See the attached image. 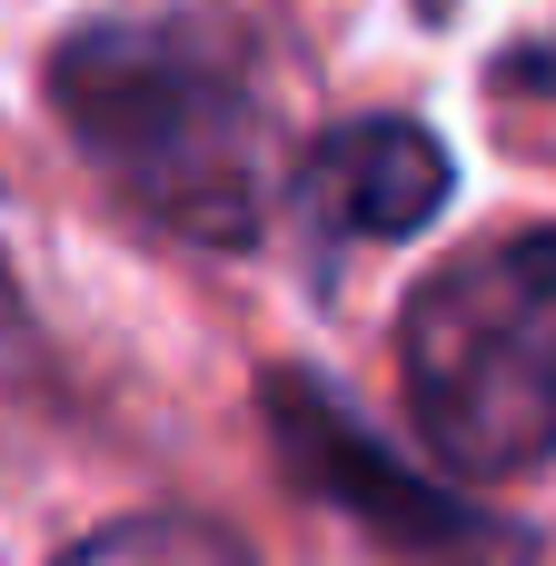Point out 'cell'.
<instances>
[{"instance_id": "obj_3", "label": "cell", "mask_w": 556, "mask_h": 566, "mask_svg": "<svg viewBox=\"0 0 556 566\" xmlns=\"http://www.w3.org/2000/svg\"><path fill=\"white\" fill-rule=\"evenodd\" d=\"M269 418H279V458H289L318 497L358 507L388 547H408V557H448V566L517 557V537H507V527H487L478 507H458V497H438V488L398 478V468L348 428V408H338V398H318V388H298V378H269Z\"/></svg>"}, {"instance_id": "obj_2", "label": "cell", "mask_w": 556, "mask_h": 566, "mask_svg": "<svg viewBox=\"0 0 556 566\" xmlns=\"http://www.w3.org/2000/svg\"><path fill=\"white\" fill-rule=\"evenodd\" d=\"M418 438L458 478H527L556 458V229L487 239L418 279L398 318Z\"/></svg>"}, {"instance_id": "obj_1", "label": "cell", "mask_w": 556, "mask_h": 566, "mask_svg": "<svg viewBox=\"0 0 556 566\" xmlns=\"http://www.w3.org/2000/svg\"><path fill=\"white\" fill-rule=\"evenodd\" d=\"M50 109L80 159L199 249H239L269 219L279 149L249 40L209 10L90 20L50 50Z\"/></svg>"}, {"instance_id": "obj_6", "label": "cell", "mask_w": 556, "mask_h": 566, "mask_svg": "<svg viewBox=\"0 0 556 566\" xmlns=\"http://www.w3.org/2000/svg\"><path fill=\"white\" fill-rule=\"evenodd\" d=\"M60 566H249V557L219 527H199V517H119L90 547H70Z\"/></svg>"}, {"instance_id": "obj_5", "label": "cell", "mask_w": 556, "mask_h": 566, "mask_svg": "<svg viewBox=\"0 0 556 566\" xmlns=\"http://www.w3.org/2000/svg\"><path fill=\"white\" fill-rule=\"evenodd\" d=\"M458 50H478L497 80L556 99V0H418Z\"/></svg>"}, {"instance_id": "obj_4", "label": "cell", "mask_w": 556, "mask_h": 566, "mask_svg": "<svg viewBox=\"0 0 556 566\" xmlns=\"http://www.w3.org/2000/svg\"><path fill=\"white\" fill-rule=\"evenodd\" d=\"M289 189L318 249H388L448 209V149L418 119H348L298 159Z\"/></svg>"}]
</instances>
